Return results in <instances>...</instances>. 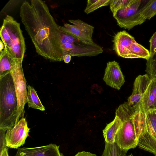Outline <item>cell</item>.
Instances as JSON below:
<instances>
[{"label":"cell","mask_w":156,"mask_h":156,"mask_svg":"<svg viewBox=\"0 0 156 156\" xmlns=\"http://www.w3.org/2000/svg\"><path fill=\"white\" fill-rule=\"evenodd\" d=\"M135 40L134 37L125 30L118 32L114 37L113 49L119 56L128 58L129 48Z\"/></svg>","instance_id":"4fadbf2b"},{"label":"cell","mask_w":156,"mask_h":156,"mask_svg":"<svg viewBox=\"0 0 156 156\" xmlns=\"http://www.w3.org/2000/svg\"><path fill=\"white\" fill-rule=\"evenodd\" d=\"M8 148H6L0 152V156H9L8 154Z\"/></svg>","instance_id":"f1b7e54d"},{"label":"cell","mask_w":156,"mask_h":156,"mask_svg":"<svg viewBox=\"0 0 156 156\" xmlns=\"http://www.w3.org/2000/svg\"><path fill=\"white\" fill-rule=\"evenodd\" d=\"M71 57L69 55H65L63 56V60L65 63H68L70 62Z\"/></svg>","instance_id":"83f0119b"},{"label":"cell","mask_w":156,"mask_h":156,"mask_svg":"<svg viewBox=\"0 0 156 156\" xmlns=\"http://www.w3.org/2000/svg\"><path fill=\"white\" fill-rule=\"evenodd\" d=\"M27 89V103L28 108H32L41 111L45 110L44 107L43 105L38 97L37 91L32 86L28 85Z\"/></svg>","instance_id":"d6986e66"},{"label":"cell","mask_w":156,"mask_h":156,"mask_svg":"<svg viewBox=\"0 0 156 156\" xmlns=\"http://www.w3.org/2000/svg\"><path fill=\"white\" fill-rule=\"evenodd\" d=\"M121 123L120 119L115 115L114 120L107 124L103 130V135L105 142L110 144L115 142L117 134Z\"/></svg>","instance_id":"2e32d148"},{"label":"cell","mask_w":156,"mask_h":156,"mask_svg":"<svg viewBox=\"0 0 156 156\" xmlns=\"http://www.w3.org/2000/svg\"><path fill=\"white\" fill-rule=\"evenodd\" d=\"M151 80L147 74L139 75L136 78L133 83V92L127 100L129 105L133 106L139 102Z\"/></svg>","instance_id":"5bb4252c"},{"label":"cell","mask_w":156,"mask_h":156,"mask_svg":"<svg viewBox=\"0 0 156 156\" xmlns=\"http://www.w3.org/2000/svg\"><path fill=\"white\" fill-rule=\"evenodd\" d=\"M72 23L64 24V29L69 33L80 39L88 42H93L92 38L94 27L80 20H70Z\"/></svg>","instance_id":"30bf717a"},{"label":"cell","mask_w":156,"mask_h":156,"mask_svg":"<svg viewBox=\"0 0 156 156\" xmlns=\"http://www.w3.org/2000/svg\"><path fill=\"white\" fill-rule=\"evenodd\" d=\"M20 23L10 15L4 19L0 36L5 48L14 58L23 60L26 49Z\"/></svg>","instance_id":"277c9868"},{"label":"cell","mask_w":156,"mask_h":156,"mask_svg":"<svg viewBox=\"0 0 156 156\" xmlns=\"http://www.w3.org/2000/svg\"><path fill=\"white\" fill-rule=\"evenodd\" d=\"M59 27L63 56L69 54L71 56H93L103 52L102 47L94 41L90 42L83 41L67 32L63 26L59 25Z\"/></svg>","instance_id":"5b68a950"},{"label":"cell","mask_w":156,"mask_h":156,"mask_svg":"<svg viewBox=\"0 0 156 156\" xmlns=\"http://www.w3.org/2000/svg\"><path fill=\"white\" fill-rule=\"evenodd\" d=\"M110 0H88L84 12L88 14L102 7L110 5Z\"/></svg>","instance_id":"603a6c76"},{"label":"cell","mask_w":156,"mask_h":156,"mask_svg":"<svg viewBox=\"0 0 156 156\" xmlns=\"http://www.w3.org/2000/svg\"><path fill=\"white\" fill-rule=\"evenodd\" d=\"M18 101L10 73L0 77V130L6 131L19 121Z\"/></svg>","instance_id":"3957f363"},{"label":"cell","mask_w":156,"mask_h":156,"mask_svg":"<svg viewBox=\"0 0 156 156\" xmlns=\"http://www.w3.org/2000/svg\"><path fill=\"white\" fill-rule=\"evenodd\" d=\"M145 114V127L139 137L138 146L156 156V110L148 111Z\"/></svg>","instance_id":"52a82bcc"},{"label":"cell","mask_w":156,"mask_h":156,"mask_svg":"<svg viewBox=\"0 0 156 156\" xmlns=\"http://www.w3.org/2000/svg\"><path fill=\"white\" fill-rule=\"evenodd\" d=\"M6 131L0 130V152L6 148L8 147L5 144V134Z\"/></svg>","instance_id":"484cf974"},{"label":"cell","mask_w":156,"mask_h":156,"mask_svg":"<svg viewBox=\"0 0 156 156\" xmlns=\"http://www.w3.org/2000/svg\"><path fill=\"white\" fill-rule=\"evenodd\" d=\"M74 156H97L94 154L89 152L82 151L78 152Z\"/></svg>","instance_id":"4316f807"},{"label":"cell","mask_w":156,"mask_h":156,"mask_svg":"<svg viewBox=\"0 0 156 156\" xmlns=\"http://www.w3.org/2000/svg\"><path fill=\"white\" fill-rule=\"evenodd\" d=\"M30 129L26 118L23 117L14 126L7 130L5 137L6 146L17 149L23 145L29 136Z\"/></svg>","instance_id":"9c48e42d"},{"label":"cell","mask_w":156,"mask_h":156,"mask_svg":"<svg viewBox=\"0 0 156 156\" xmlns=\"http://www.w3.org/2000/svg\"><path fill=\"white\" fill-rule=\"evenodd\" d=\"M20 16L37 53L51 61H63L59 25L45 2L25 1L20 7Z\"/></svg>","instance_id":"6da1fadb"},{"label":"cell","mask_w":156,"mask_h":156,"mask_svg":"<svg viewBox=\"0 0 156 156\" xmlns=\"http://www.w3.org/2000/svg\"><path fill=\"white\" fill-rule=\"evenodd\" d=\"M59 146L54 144L34 147L18 149L14 156H63L60 152Z\"/></svg>","instance_id":"7c38bea8"},{"label":"cell","mask_w":156,"mask_h":156,"mask_svg":"<svg viewBox=\"0 0 156 156\" xmlns=\"http://www.w3.org/2000/svg\"><path fill=\"white\" fill-rule=\"evenodd\" d=\"M127 156H133V155L132 154H131L129 155H128Z\"/></svg>","instance_id":"4dcf8cb0"},{"label":"cell","mask_w":156,"mask_h":156,"mask_svg":"<svg viewBox=\"0 0 156 156\" xmlns=\"http://www.w3.org/2000/svg\"><path fill=\"white\" fill-rule=\"evenodd\" d=\"M145 72L151 79H156V52L147 60Z\"/></svg>","instance_id":"cb8c5ba5"},{"label":"cell","mask_w":156,"mask_h":156,"mask_svg":"<svg viewBox=\"0 0 156 156\" xmlns=\"http://www.w3.org/2000/svg\"><path fill=\"white\" fill-rule=\"evenodd\" d=\"M5 48L4 45L2 41H0V52L3 50Z\"/></svg>","instance_id":"f546056e"},{"label":"cell","mask_w":156,"mask_h":156,"mask_svg":"<svg viewBox=\"0 0 156 156\" xmlns=\"http://www.w3.org/2000/svg\"><path fill=\"white\" fill-rule=\"evenodd\" d=\"M103 80L107 85L120 89L125 81L119 63L115 61L107 63Z\"/></svg>","instance_id":"8fae6325"},{"label":"cell","mask_w":156,"mask_h":156,"mask_svg":"<svg viewBox=\"0 0 156 156\" xmlns=\"http://www.w3.org/2000/svg\"><path fill=\"white\" fill-rule=\"evenodd\" d=\"M16 59L14 58L4 48L0 52V77L10 73L12 67Z\"/></svg>","instance_id":"e0dca14e"},{"label":"cell","mask_w":156,"mask_h":156,"mask_svg":"<svg viewBox=\"0 0 156 156\" xmlns=\"http://www.w3.org/2000/svg\"><path fill=\"white\" fill-rule=\"evenodd\" d=\"M23 60L16 59L10 73L12 78L18 101L17 119L24 117V107L27 102V91L22 63Z\"/></svg>","instance_id":"8992f818"},{"label":"cell","mask_w":156,"mask_h":156,"mask_svg":"<svg viewBox=\"0 0 156 156\" xmlns=\"http://www.w3.org/2000/svg\"><path fill=\"white\" fill-rule=\"evenodd\" d=\"M139 103L145 113L151 110H156V79H152Z\"/></svg>","instance_id":"9a60e30c"},{"label":"cell","mask_w":156,"mask_h":156,"mask_svg":"<svg viewBox=\"0 0 156 156\" xmlns=\"http://www.w3.org/2000/svg\"><path fill=\"white\" fill-rule=\"evenodd\" d=\"M140 12L145 20H150L156 15V0L146 1L141 7Z\"/></svg>","instance_id":"ffe728a7"},{"label":"cell","mask_w":156,"mask_h":156,"mask_svg":"<svg viewBox=\"0 0 156 156\" xmlns=\"http://www.w3.org/2000/svg\"><path fill=\"white\" fill-rule=\"evenodd\" d=\"M115 115L121 121L115 142L123 150L135 148L146 125L145 113L139 103L131 106L125 102L116 109Z\"/></svg>","instance_id":"7a4b0ae2"},{"label":"cell","mask_w":156,"mask_h":156,"mask_svg":"<svg viewBox=\"0 0 156 156\" xmlns=\"http://www.w3.org/2000/svg\"><path fill=\"white\" fill-rule=\"evenodd\" d=\"M142 1L134 0L129 6L119 11L114 17L121 28L129 30L135 26L142 24L146 20L140 14Z\"/></svg>","instance_id":"ba28073f"},{"label":"cell","mask_w":156,"mask_h":156,"mask_svg":"<svg viewBox=\"0 0 156 156\" xmlns=\"http://www.w3.org/2000/svg\"><path fill=\"white\" fill-rule=\"evenodd\" d=\"M150 57V51L135 40L133 42L129 48L128 58H141L147 60Z\"/></svg>","instance_id":"ac0fdd59"},{"label":"cell","mask_w":156,"mask_h":156,"mask_svg":"<svg viewBox=\"0 0 156 156\" xmlns=\"http://www.w3.org/2000/svg\"><path fill=\"white\" fill-rule=\"evenodd\" d=\"M134 1V0H111L110 7L113 17L119 11L130 6Z\"/></svg>","instance_id":"7402d4cb"},{"label":"cell","mask_w":156,"mask_h":156,"mask_svg":"<svg viewBox=\"0 0 156 156\" xmlns=\"http://www.w3.org/2000/svg\"><path fill=\"white\" fill-rule=\"evenodd\" d=\"M128 151L121 149L115 142L112 144L105 142L102 156H127Z\"/></svg>","instance_id":"44dd1931"},{"label":"cell","mask_w":156,"mask_h":156,"mask_svg":"<svg viewBox=\"0 0 156 156\" xmlns=\"http://www.w3.org/2000/svg\"><path fill=\"white\" fill-rule=\"evenodd\" d=\"M149 42L150 43V56H152L156 52V32L151 37Z\"/></svg>","instance_id":"d4e9b609"}]
</instances>
